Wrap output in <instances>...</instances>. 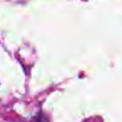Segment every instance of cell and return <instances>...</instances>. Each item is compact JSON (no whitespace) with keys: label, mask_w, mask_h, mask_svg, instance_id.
Returning a JSON list of instances; mask_svg holds the SVG:
<instances>
[]
</instances>
